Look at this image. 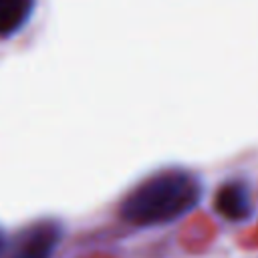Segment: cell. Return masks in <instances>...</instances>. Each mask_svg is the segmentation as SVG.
<instances>
[{"mask_svg":"<svg viewBox=\"0 0 258 258\" xmlns=\"http://www.w3.org/2000/svg\"><path fill=\"white\" fill-rule=\"evenodd\" d=\"M202 196L200 179L185 169L159 171L137 187L121 204V218L135 226L167 224L196 208Z\"/></svg>","mask_w":258,"mask_h":258,"instance_id":"cell-1","label":"cell"},{"mask_svg":"<svg viewBox=\"0 0 258 258\" xmlns=\"http://www.w3.org/2000/svg\"><path fill=\"white\" fill-rule=\"evenodd\" d=\"M60 240V226L54 222H40L22 234L10 258H50Z\"/></svg>","mask_w":258,"mask_h":258,"instance_id":"cell-2","label":"cell"},{"mask_svg":"<svg viewBox=\"0 0 258 258\" xmlns=\"http://www.w3.org/2000/svg\"><path fill=\"white\" fill-rule=\"evenodd\" d=\"M214 208L230 222L246 220L252 212V198L244 181H226L214 198Z\"/></svg>","mask_w":258,"mask_h":258,"instance_id":"cell-3","label":"cell"},{"mask_svg":"<svg viewBox=\"0 0 258 258\" xmlns=\"http://www.w3.org/2000/svg\"><path fill=\"white\" fill-rule=\"evenodd\" d=\"M32 0H0V36L16 32L30 16Z\"/></svg>","mask_w":258,"mask_h":258,"instance_id":"cell-4","label":"cell"},{"mask_svg":"<svg viewBox=\"0 0 258 258\" xmlns=\"http://www.w3.org/2000/svg\"><path fill=\"white\" fill-rule=\"evenodd\" d=\"M4 248H6V238H4V232L0 230V254H2Z\"/></svg>","mask_w":258,"mask_h":258,"instance_id":"cell-5","label":"cell"}]
</instances>
